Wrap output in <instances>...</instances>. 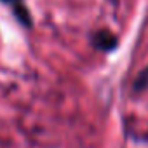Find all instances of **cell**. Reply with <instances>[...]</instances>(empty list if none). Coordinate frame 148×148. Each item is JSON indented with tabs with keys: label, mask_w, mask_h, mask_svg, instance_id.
I'll use <instances>...</instances> for the list:
<instances>
[{
	"label": "cell",
	"mask_w": 148,
	"mask_h": 148,
	"mask_svg": "<svg viewBox=\"0 0 148 148\" xmlns=\"http://www.w3.org/2000/svg\"><path fill=\"white\" fill-rule=\"evenodd\" d=\"M92 44L101 51H112L117 47V37L106 30H98L92 35Z\"/></svg>",
	"instance_id": "7a4b0ae2"
},
{
	"label": "cell",
	"mask_w": 148,
	"mask_h": 148,
	"mask_svg": "<svg viewBox=\"0 0 148 148\" xmlns=\"http://www.w3.org/2000/svg\"><path fill=\"white\" fill-rule=\"evenodd\" d=\"M2 2L7 4V5L12 9L16 19H18L23 26H32V16H30V11L26 9V5H25L23 0H2Z\"/></svg>",
	"instance_id": "6da1fadb"
},
{
	"label": "cell",
	"mask_w": 148,
	"mask_h": 148,
	"mask_svg": "<svg viewBox=\"0 0 148 148\" xmlns=\"http://www.w3.org/2000/svg\"><path fill=\"white\" fill-rule=\"evenodd\" d=\"M146 86H148V70H145V71L141 73V77L136 80L134 89H136V91H139V89H145Z\"/></svg>",
	"instance_id": "3957f363"
}]
</instances>
